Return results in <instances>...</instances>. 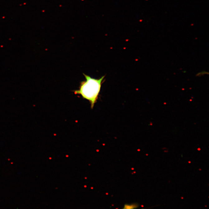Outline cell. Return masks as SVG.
I'll return each mask as SVG.
<instances>
[{
    "mask_svg": "<svg viewBox=\"0 0 209 209\" xmlns=\"http://www.w3.org/2000/svg\"><path fill=\"white\" fill-rule=\"evenodd\" d=\"M85 80L81 81L79 89L74 91L76 95H79L84 99L88 100L92 109L98 101L102 84L104 82L105 76L99 79L93 78L83 73Z\"/></svg>",
    "mask_w": 209,
    "mask_h": 209,
    "instance_id": "cell-1",
    "label": "cell"
},
{
    "mask_svg": "<svg viewBox=\"0 0 209 209\" xmlns=\"http://www.w3.org/2000/svg\"><path fill=\"white\" fill-rule=\"evenodd\" d=\"M138 206L137 204H131L126 205L122 209H135L138 208Z\"/></svg>",
    "mask_w": 209,
    "mask_h": 209,
    "instance_id": "cell-2",
    "label": "cell"
}]
</instances>
